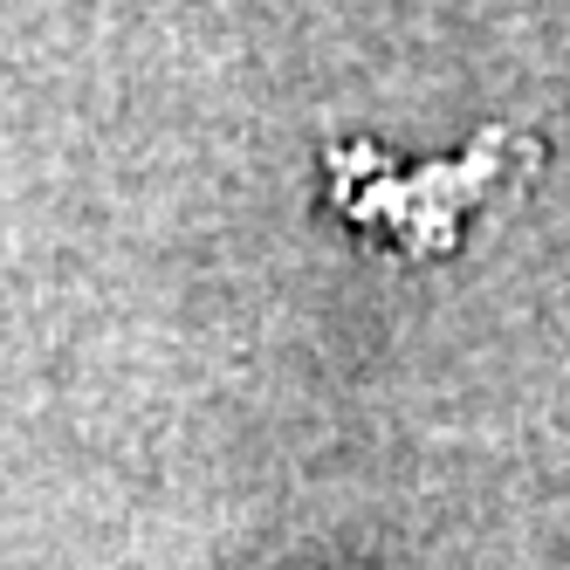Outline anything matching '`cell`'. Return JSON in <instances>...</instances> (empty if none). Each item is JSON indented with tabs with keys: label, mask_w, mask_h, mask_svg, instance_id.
Listing matches in <instances>:
<instances>
[{
	"label": "cell",
	"mask_w": 570,
	"mask_h": 570,
	"mask_svg": "<svg viewBox=\"0 0 570 570\" xmlns=\"http://www.w3.org/2000/svg\"><path fill=\"white\" fill-rule=\"evenodd\" d=\"M509 151L522 158V151H537V145L515 138L509 125H495V131H481V145L468 158H440V166H426V173H392V166H379V158H372L379 173L331 166V193H337V207L357 227L392 234L405 255H446L461 240L468 207L502 186Z\"/></svg>",
	"instance_id": "1"
}]
</instances>
